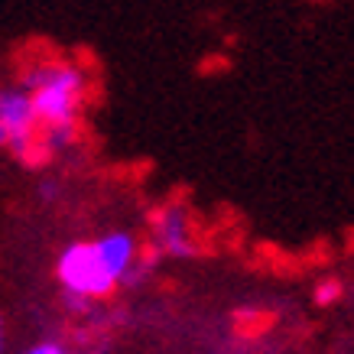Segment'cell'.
Returning <instances> with one entry per match:
<instances>
[{"label":"cell","mask_w":354,"mask_h":354,"mask_svg":"<svg viewBox=\"0 0 354 354\" xmlns=\"http://www.w3.org/2000/svg\"><path fill=\"white\" fill-rule=\"evenodd\" d=\"M0 344H3V319H0Z\"/></svg>","instance_id":"9"},{"label":"cell","mask_w":354,"mask_h":354,"mask_svg":"<svg viewBox=\"0 0 354 354\" xmlns=\"http://www.w3.org/2000/svg\"><path fill=\"white\" fill-rule=\"evenodd\" d=\"M156 234H160V244L176 254V257H185L192 244H189V225H185V215L179 208H169L156 218Z\"/></svg>","instance_id":"5"},{"label":"cell","mask_w":354,"mask_h":354,"mask_svg":"<svg viewBox=\"0 0 354 354\" xmlns=\"http://www.w3.org/2000/svg\"><path fill=\"white\" fill-rule=\"evenodd\" d=\"M0 147H7V127L0 124Z\"/></svg>","instance_id":"8"},{"label":"cell","mask_w":354,"mask_h":354,"mask_svg":"<svg viewBox=\"0 0 354 354\" xmlns=\"http://www.w3.org/2000/svg\"><path fill=\"white\" fill-rule=\"evenodd\" d=\"M95 247H97V254H101V260H104V267H108L118 279L130 270L133 254H137V244H133V237H130L127 231H114V234L101 237Z\"/></svg>","instance_id":"4"},{"label":"cell","mask_w":354,"mask_h":354,"mask_svg":"<svg viewBox=\"0 0 354 354\" xmlns=\"http://www.w3.org/2000/svg\"><path fill=\"white\" fill-rule=\"evenodd\" d=\"M335 299H342V283L338 279H325V283L315 286V302L319 306H332Z\"/></svg>","instance_id":"6"},{"label":"cell","mask_w":354,"mask_h":354,"mask_svg":"<svg viewBox=\"0 0 354 354\" xmlns=\"http://www.w3.org/2000/svg\"><path fill=\"white\" fill-rule=\"evenodd\" d=\"M30 354H65V351L59 348V344H36Z\"/></svg>","instance_id":"7"},{"label":"cell","mask_w":354,"mask_h":354,"mask_svg":"<svg viewBox=\"0 0 354 354\" xmlns=\"http://www.w3.org/2000/svg\"><path fill=\"white\" fill-rule=\"evenodd\" d=\"M55 273H59L65 290L72 292V296H82V299L108 296L114 290V283H118V277L104 267V260H101L95 244L65 247L59 263H55Z\"/></svg>","instance_id":"2"},{"label":"cell","mask_w":354,"mask_h":354,"mask_svg":"<svg viewBox=\"0 0 354 354\" xmlns=\"http://www.w3.org/2000/svg\"><path fill=\"white\" fill-rule=\"evenodd\" d=\"M26 88H30L36 118L43 120L46 127H75L78 104L85 95V75L75 65H39L26 75Z\"/></svg>","instance_id":"1"},{"label":"cell","mask_w":354,"mask_h":354,"mask_svg":"<svg viewBox=\"0 0 354 354\" xmlns=\"http://www.w3.org/2000/svg\"><path fill=\"white\" fill-rule=\"evenodd\" d=\"M0 124L7 127V147L20 156H30L32 133H36V108H32L30 91H0Z\"/></svg>","instance_id":"3"}]
</instances>
